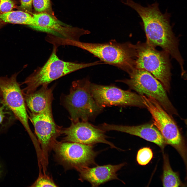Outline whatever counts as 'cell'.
I'll return each mask as SVG.
<instances>
[{"mask_svg":"<svg viewBox=\"0 0 187 187\" xmlns=\"http://www.w3.org/2000/svg\"><path fill=\"white\" fill-rule=\"evenodd\" d=\"M141 96L146 108L152 116L153 124L159 131L166 143L173 147L184 158L185 150L183 141L172 116L154 98L145 95Z\"/></svg>","mask_w":187,"mask_h":187,"instance_id":"ba28073f","label":"cell"},{"mask_svg":"<svg viewBox=\"0 0 187 187\" xmlns=\"http://www.w3.org/2000/svg\"><path fill=\"white\" fill-rule=\"evenodd\" d=\"M129 75V79L116 81L126 84L140 95L153 98L171 116L178 115L163 85L151 74L144 69L135 68Z\"/></svg>","mask_w":187,"mask_h":187,"instance_id":"8992f818","label":"cell"},{"mask_svg":"<svg viewBox=\"0 0 187 187\" xmlns=\"http://www.w3.org/2000/svg\"><path fill=\"white\" fill-rule=\"evenodd\" d=\"M136 68L144 69L151 74L162 84L166 92L170 89L171 65L169 55L160 51L147 42L133 44Z\"/></svg>","mask_w":187,"mask_h":187,"instance_id":"5b68a950","label":"cell"},{"mask_svg":"<svg viewBox=\"0 0 187 187\" xmlns=\"http://www.w3.org/2000/svg\"><path fill=\"white\" fill-rule=\"evenodd\" d=\"M162 183L164 187H178L181 185L178 175L171 169L168 157L164 156Z\"/></svg>","mask_w":187,"mask_h":187,"instance_id":"ac0fdd59","label":"cell"},{"mask_svg":"<svg viewBox=\"0 0 187 187\" xmlns=\"http://www.w3.org/2000/svg\"><path fill=\"white\" fill-rule=\"evenodd\" d=\"M63 43L86 50L104 64L116 67L129 75L135 68V50L133 44L129 42L119 43L112 40L105 43H95L65 39Z\"/></svg>","mask_w":187,"mask_h":187,"instance_id":"7a4b0ae2","label":"cell"},{"mask_svg":"<svg viewBox=\"0 0 187 187\" xmlns=\"http://www.w3.org/2000/svg\"><path fill=\"white\" fill-rule=\"evenodd\" d=\"M105 132L88 121H71L70 126L62 129V134L64 136L63 141L93 145L102 143L109 145L112 148L121 150L106 139L108 137L105 134Z\"/></svg>","mask_w":187,"mask_h":187,"instance_id":"7c38bea8","label":"cell"},{"mask_svg":"<svg viewBox=\"0 0 187 187\" xmlns=\"http://www.w3.org/2000/svg\"><path fill=\"white\" fill-rule=\"evenodd\" d=\"M20 2L21 9L28 12H31L33 0H20Z\"/></svg>","mask_w":187,"mask_h":187,"instance_id":"cb8c5ba5","label":"cell"},{"mask_svg":"<svg viewBox=\"0 0 187 187\" xmlns=\"http://www.w3.org/2000/svg\"><path fill=\"white\" fill-rule=\"evenodd\" d=\"M19 72L10 77L0 76V97L12 111L17 119L24 126L29 134L34 138L30 128L29 116L23 94L17 81Z\"/></svg>","mask_w":187,"mask_h":187,"instance_id":"8fae6325","label":"cell"},{"mask_svg":"<svg viewBox=\"0 0 187 187\" xmlns=\"http://www.w3.org/2000/svg\"><path fill=\"white\" fill-rule=\"evenodd\" d=\"M3 172L2 166L0 163V178L1 177Z\"/></svg>","mask_w":187,"mask_h":187,"instance_id":"d4e9b609","label":"cell"},{"mask_svg":"<svg viewBox=\"0 0 187 187\" xmlns=\"http://www.w3.org/2000/svg\"><path fill=\"white\" fill-rule=\"evenodd\" d=\"M153 124L149 123L130 126L105 123L98 126L99 128L105 131H115L139 137L155 143L163 149L166 143L161 132Z\"/></svg>","mask_w":187,"mask_h":187,"instance_id":"5bb4252c","label":"cell"},{"mask_svg":"<svg viewBox=\"0 0 187 187\" xmlns=\"http://www.w3.org/2000/svg\"><path fill=\"white\" fill-rule=\"evenodd\" d=\"M16 119L12 111L0 97V132L6 131Z\"/></svg>","mask_w":187,"mask_h":187,"instance_id":"d6986e66","label":"cell"},{"mask_svg":"<svg viewBox=\"0 0 187 187\" xmlns=\"http://www.w3.org/2000/svg\"><path fill=\"white\" fill-rule=\"evenodd\" d=\"M124 4L133 9L142 21L146 42L156 47L159 46L178 63L183 70L184 61L178 48V41L170 23V14L162 13L158 4L155 2L144 7L132 0H122Z\"/></svg>","mask_w":187,"mask_h":187,"instance_id":"6da1fadb","label":"cell"},{"mask_svg":"<svg viewBox=\"0 0 187 187\" xmlns=\"http://www.w3.org/2000/svg\"><path fill=\"white\" fill-rule=\"evenodd\" d=\"M93 145L78 143L57 141L52 149L58 162L66 169L77 171L83 168L97 165L95 158L99 152Z\"/></svg>","mask_w":187,"mask_h":187,"instance_id":"52a82bcc","label":"cell"},{"mask_svg":"<svg viewBox=\"0 0 187 187\" xmlns=\"http://www.w3.org/2000/svg\"><path fill=\"white\" fill-rule=\"evenodd\" d=\"M91 83L87 78L73 81L69 94L65 97L64 104L71 121L93 120L103 110L91 94Z\"/></svg>","mask_w":187,"mask_h":187,"instance_id":"277c9868","label":"cell"},{"mask_svg":"<svg viewBox=\"0 0 187 187\" xmlns=\"http://www.w3.org/2000/svg\"><path fill=\"white\" fill-rule=\"evenodd\" d=\"M0 20L5 23L26 25L35 29L37 23L29 13L21 11H11L0 14Z\"/></svg>","mask_w":187,"mask_h":187,"instance_id":"e0dca14e","label":"cell"},{"mask_svg":"<svg viewBox=\"0 0 187 187\" xmlns=\"http://www.w3.org/2000/svg\"><path fill=\"white\" fill-rule=\"evenodd\" d=\"M43 85L39 90L29 94H23L26 106L31 113L39 114L52 111L54 99L53 89Z\"/></svg>","mask_w":187,"mask_h":187,"instance_id":"2e32d148","label":"cell"},{"mask_svg":"<svg viewBox=\"0 0 187 187\" xmlns=\"http://www.w3.org/2000/svg\"><path fill=\"white\" fill-rule=\"evenodd\" d=\"M153 156V153L150 148H143L138 151L137 156V161L139 164L145 165L150 162Z\"/></svg>","mask_w":187,"mask_h":187,"instance_id":"ffe728a7","label":"cell"},{"mask_svg":"<svg viewBox=\"0 0 187 187\" xmlns=\"http://www.w3.org/2000/svg\"><path fill=\"white\" fill-rule=\"evenodd\" d=\"M57 49L54 46L51 55L44 65L36 69L22 83L26 85L22 90L23 94H31L39 86L48 85L53 81L68 74L99 64L98 61L88 63L64 61L58 56Z\"/></svg>","mask_w":187,"mask_h":187,"instance_id":"3957f363","label":"cell"},{"mask_svg":"<svg viewBox=\"0 0 187 187\" xmlns=\"http://www.w3.org/2000/svg\"><path fill=\"white\" fill-rule=\"evenodd\" d=\"M90 89L96 102L103 108L111 106L146 108L141 95L123 90L114 85H103L91 83Z\"/></svg>","mask_w":187,"mask_h":187,"instance_id":"30bf717a","label":"cell"},{"mask_svg":"<svg viewBox=\"0 0 187 187\" xmlns=\"http://www.w3.org/2000/svg\"><path fill=\"white\" fill-rule=\"evenodd\" d=\"M32 16L37 25L36 30L55 36L79 41L81 36L90 33V31L83 29L63 26L47 12L33 14Z\"/></svg>","mask_w":187,"mask_h":187,"instance_id":"4fadbf2b","label":"cell"},{"mask_svg":"<svg viewBox=\"0 0 187 187\" xmlns=\"http://www.w3.org/2000/svg\"></svg>","mask_w":187,"mask_h":187,"instance_id":"484cf974","label":"cell"},{"mask_svg":"<svg viewBox=\"0 0 187 187\" xmlns=\"http://www.w3.org/2000/svg\"><path fill=\"white\" fill-rule=\"evenodd\" d=\"M17 7L15 2L12 0H0V14L11 11Z\"/></svg>","mask_w":187,"mask_h":187,"instance_id":"603a6c76","label":"cell"},{"mask_svg":"<svg viewBox=\"0 0 187 187\" xmlns=\"http://www.w3.org/2000/svg\"><path fill=\"white\" fill-rule=\"evenodd\" d=\"M29 112V118L32 123L39 144L41 154V166L46 170L49 154L62 134V129L55 122L52 111L39 114Z\"/></svg>","mask_w":187,"mask_h":187,"instance_id":"9c48e42d","label":"cell"},{"mask_svg":"<svg viewBox=\"0 0 187 187\" xmlns=\"http://www.w3.org/2000/svg\"><path fill=\"white\" fill-rule=\"evenodd\" d=\"M33 187H57L53 179L45 173L40 172L39 176L31 186Z\"/></svg>","mask_w":187,"mask_h":187,"instance_id":"44dd1931","label":"cell"},{"mask_svg":"<svg viewBox=\"0 0 187 187\" xmlns=\"http://www.w3.org/2000/svg\"><path fill=\"white\" fill-rule=\"evenodd\" d=\"M125 164L122 163L116 165H97L92 168H82L77 170L79 173V180L82 182L86 181L94 187L98 186L112 180H119L117 172Z\"/></svg>","mask_w":187,"mask_h":187,"instance_id":"9a60e30c","label":"cell"},{"mask_svg":"<svg viewBox=\"0 0 187 187\" xmlns=\"http://www.w3.org/2000/svg\"><path fill=\"white\" fill-rule=\"evenodd\" d=\"M32 4L38 13L47 12L50 8V0H33Z\"/></svg>","mask_w":187,"mask_h":187,"instance_id":"7402d4cb","label":"cell"}]
</instances>
